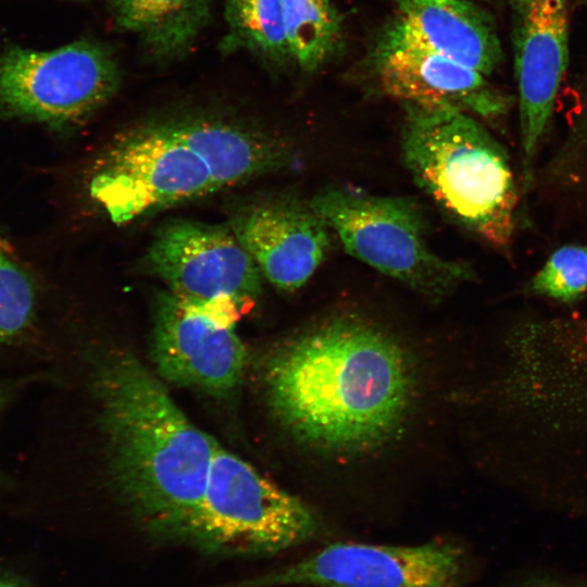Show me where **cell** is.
I'll use <instances>...</instances> for the list:
<instances>
[{
	"instance_id": "1",
	"label": "cell",
	"mask_w": 587,
	"mask_h": 587,
	"mask_svg": "<svg viewBox=\"0 0 587 587\" xmlns=\"http://www.w3.org/2000/svg\"><path fill=\"white\" fill-rule=\"evenodd\" d=\"M267 402L300 444L363 452L404 423L415 378L403 347L362 319L340 315L276 348L264 366Z\"/></svg>"
},
{
	"instance_id": "2",
	"label": "cell",
	"mask_w": 587,
	"mask_h": 587,
	"mask_svg": "<svg viewBox=\"0 0 587 587\" xmlns=\"http://www.w3.org/2000/svg\"><path fill=\"white\" fill-rule=\"evenodd\" d=\"M93 390L109 474L120 499L152 537L185 544L220 445L128 351L100 357Z\"/></svg>"
},
{
	"instance_id": "3",
	"label": "cell",
	"mask_w": 587,
	"mask_h": 587,
	"mask_svg": "<svg viewBox=\"0 0 587 587\" xmlns=\"http://www.w3.org/2000/svg\"><path fill=\"white\" fill-rule=\"evenodd\" d=\"M402 107L401 152L414 183L452 223L495 248L507 247L517 205L507 151L470 113Z\"/></svg>"
},
{
	"instance_id": "4",
	"label": "cell",
	"mask_w": 587,
	"mask_h": 587,
	"mask_svg": "<svg viewBox=\"0 0 587 587\" xmlns=\"http://www.w3.org/2000/svg\"><path fill=\"white\" fill-rule=\"evenodd\" d=\"M317 528L301 500L218 446L185 545L209 555L267 557L308 541Z\"/></svg>"
},
{
	"instance_id": "5",
	"label": "cell",
	"mask_w": 587,
	"mask_h": 587,
	"mask_svg": "<svg viewBox=\"0 0 587 587\" xmlns=\"http://www.w3.org/2000/svg\"><path fill=\"white\" fill-rule=\"evenodd\" d=\"M310 203L350 255L429 299L473 278L465 263L430 248L422 212L410 199L334 187Z\"/></svg>"
},
{
	"instance_id": "6",
	"label": "cell",
	"mask_w": 587,
	"mask_h": 587,
	"mask_svg": "<svg viewBox=\"0 0 587 587\" xmlns=\"http://www.w3.org/2000/svg\"><path fill=\"white\" fill-rule=\"evenodd\" d=\"M122 83L114 50L80 38L50 50L17 46L0 53V122L74 127L107 104Z\"/></svg>"
},
{
	"instance_id": "7",
	"label": "cell",
	"mask_w": 587,
	"mask_h": 587,
	"mask_svg": "<svg viewBox=\"0 0 587 587\" xmlns=\"http://www.w3.org/2000/svg\"><path fill=\"white\" fill-rule=\"evenodd\" d=\"M87 190L115 224L217 190L202 159L160 117L120 134L93 162Z\"/></svg>"
},
{
	"instance_id": "8",
	"label": "cell",
	"mask_w": 587,
	"mask_h": 587,
	"mask_svg": "<svg viewBox=\"0 0 587 587\" xmlns=\"http://www.w3.org/2000/svg\"><path fill=\"white\" fill-rule=\"evenodd\" d=\"M463 570L460 549L446 542H336L289 565L220 587H458Z\"/></svg>"
},
{
	"instance_id": "9",
	"label": "cell",
	"mask_w": 587,
	"mask_h": 587,
	"mask_svg": "<svg viewBox=\"0 0 587 587\" xmlns=\"http://www.w3.org/2000/svg\"><path fill=\"white\" fill-rule=\"evenodd\" d=\"M147 263L177 297L234 314L261 294L262 274L229 227L170 222L155 235Z\"/></svg>"
},
{
	"instance_id": "10",
	"label": "cell",
	"mask_w": 587,
	"mask_h": 587,
	"mask_svg": "<svg viewBox=\"0 0 587 587\" xmlns=\"http://www.w3.org/2000/svg\"><path fill=\"white\" fill-rule=\"evenodd\" d=\"M234 313L163 292L153 319L151 359L158 376L177 386L224 396L240 383L247 352Z\"/></svg>"
},
{
	"instance_id": "11",
	"label": "cell",
	"mask_w": 587,
	"mask_h": 587,
	"mask_svg": "<svg viewBox=\"0 0 587 587\" xmlns=\"http://www.w3.org/2000/svg\"><path fill=\"white\" fill-rule=\"evenodd\" d=\"M370 68L379 91L401 104L454 109L485 120L500 117L512 104L484 74L427 47L397 20L378 39Z\"/></svg>"
},
{
	"instance_id": "12",
	"label": "cell",
	"mask_w": 587,
	"mask_h": 587,
	"mask_svg": "<svg viewBox=\"0 0 587 587\" xmlns=\"http://www.w3.org/2000/svg\"><path fill=\"white\" fill-rule=\"evenodd\" d=\"M510 5L526 192L569 63L570 0H510Z\"/></svg>"
},
{
	"instance_id": "13",
	"label": "cell",
	"mask_w": 587,
	"mask_h": 587,
	"mask_svg": "<svg viewBox=\"0 0 587 587\" xmlns=\"http://www.w3.org/2000/svg\"><path fill=\"white\" fill-rule=\"evenodd\" d=\"M229 229L255 262L262 277L278 290L303 287L330 248L326 222L290 192L270 193L240 204Z\"/></svg>"
},
{
	"instance_id": "14",
	"label": "cell",
	"mask_w": 587,
	"mask_h": 587,
	"mask_svg": "<svg viewBox=\"0 0 587 587\" xmlns=\"http://www.w3.org/2000/svg\"><path fill=\"white\" fill-rule=\"evenodd\" d=\"M161 118L202 159L217 189L279 171L295 160L284 139L225 114L186 109Z\"/></svg>"
},
{
	"instance_id": "15",
	"label": "cell",
	"mask_w": 587,
	"mask_h": 587,
	"mask_svg": "<svg viewBox=\"0 0 587 587\" xmlns=\"http://www.w3.org/2000/svg\"><path fill=\"white\" fill-rule=\"evenodd\" d=\"M397 21L440 54L485 76L502 61L492 18L471 0H394Z\"/></svg>"
},
{
	"instance_id": "16",
	"label": "cell",
	"mask_w": 587,
	"mask_h": 587,
	"mask_svg": "<svg viewBox=\"0 0 587 587\" xmlns=\"http://www.w3.org/2000/svg\"><path fill=\"white\" fill-rule=\"evenodd\" d=\"M116 30L134 35L146 60L185 59L212 18L213 0H105Z\"/></svg>"
},
{
	"instance_id": "17",
	"label": "cell",
	"mask_w": 587,
	"mask_h": 587,
	"mask_svg": "<svg viewBox=\"0 0 587 587\" xmlns=\"http://www.w3.org/2000/svg\"><path fill=\"white\" fill-rule=\"evenodd\" d=\"M226 33L220 51H245L266 65L291 61L287 46L282 0H223Z\"/></svg>"
},
{
	"instance_id": "18",
	"label": "cell",
	"mask_w": 587,
	"mask_h": 587,
	"mask_svg": "<svg viewBox=\"0 0 587 587\" xmlns=\"http://www.w3.org/2000/svg\"><path fill=\"white\" fill-rule=\"evenodd\" d=\"M290 58L302 70L314 72L337 50L341 18L333 0H282Z\"/></svg>"
},
{
	"instance_id": "19",
	"label": "cell",
	"mask_w": 587,
	"mask_h": 587,
	"mask_svg": "<svg viewBox=\"0 0 587 587\" xmlns=\"http://www.w3.org/2000/svg\"><path fill=\"white\" fill-rule=\"evenodd\" d=\"M39 296L36 272L0 223V345L13 341L30 328Z\"/></svg>"
},
{
	"instance_id": "20",
	"label": "cell",
	"mask_w": 587,
	"mask_h": 587,
	"mask_svg": "<svg viewBox=\"0 0 587 587\" xmlns=\"http://www.w3.org/2000/svg\"><path fill=\"white\" fill-rule=\"evenodd\" d=\"M530 290L562 302L587 292V246L567 245L555 250L530 282Z\"/></svg>"
},
{
	"instance_id": "21",
	"label": "cell",
	"mask_w": 587,
	"mask_h": 587,
	"mask_svg": "<svg viewBox=\"0 0 587 587\" xmlns=\"http://www.w3.org/2000/svg\"><path fill=\"white\" fill-rule=\"evenodd\" d=\"M517 587H560V583L545 576H533L524 579Z\"/></svg>"
},
{
	"instance_id": "22",
	"label": "cell",
	"mask_w": 587,
	"mask_h": 587,
	"mask_svg": "<svg viewBox=\"0 0 587 587\" xmlns=\"http://www.w3.org/2000/svg\"><path fill=\"white\" fill-rule=\"evenodd\" d=\"M0 587H15V586L12 585V584L0 580Z\"/></svg>"
},
{
	"instance_id": "23",
	"label": "cell",
	"mask_w": 587,
	"mask_h": 587,
	"mask_svg": "<svg viewBox=\"0 0 587 587\" xmlns=\"http://www.w3.org/2000/svg\"><path fill=\"white\" fill-rule=\"evenodd\" d=\"M560 587H569V586H565V585H563V584L560 583ZM573 587H587V583H586V584L578 585V586H573Z\"/></svg>"
},
{
	"instance_id": "24",
	"label": "cell",
	"mask_w": 587,
	"mask_h": 587,
	"mask_svg": "<svg viewBox=\"0 0 587 587\" xmlns=\"http://www.w3.org/2000/svg\"><path fill=\"white\" fill-rule=\"evenodd\" d=\"M3 400H4V396H3L2 390H0V408H1L2 403H3Z\"/></svg>"
}]
</instances>
